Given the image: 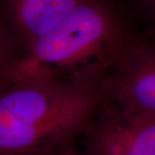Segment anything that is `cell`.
<instances>
[{
	"label": "cell",
	"mask_w": 155,
	"mask_h": 155,
	"mask_svg": "<svg viewBox=\"0 0 155 155\" xmlns=\"http://www.w3.org/2000/svg\"><path fill=\"white\" fill-rule=\"evenodd\" d=\"M109 100L106 78H28L0 85V155H61Z\"/></svg>",
	"instance_id": "cell-1"
},
{
	"label": "cell",
	"mask_w": 155,
	"mask_h": 155,
	"mask_svg": "<svg viewBox=\"0 0 155 155\" xmlns=\"http://www.w3.org/2000/svg\"><path fill=\"white\" fill-rule=\"evenodd\" d=\"M133 17L124 0H82L25 52L6 82L106 78L135 31Z\"/></svg>",
	"instance_id": "cell-2"
},
{
	"label": "cell",
	"mask_w": 155,
	"mask_h": 155,
	"mask_svg": "<svg viewBox=\"0 0 155 155\" xmlns=\"http://www.w3.org/2000/svg\"><path fill=\"white\" fill-rule=\"evenodd\" d=\"M79 141L83 155H155V113L127 110L108 100Z\"/></svg>",
	"instance_id": "cell-3"
},
{
	"label": "cell",
	"mask_w": 155,
	"mask_h": 155,
	"mask_svg": "<svg viewBox=\"0 0 155 155\" xmlns=\"http://www.w3.org/2000/svg\"><path fill=\"white\" fill-rule=\"evenodd\" d=\"M106 80L111 102L127 110L155 113V28L135 29Z\"/></svg>",
	"instance_id": "cell-4"
},
{
	"label": "cell",
	"mask_w": 155,
	"mask_h": 155,
	"mask_svg": "<svg viewBox=\"0 0 155 155\" xmlns=\"http://www.w3.org/2000/svg\"><path fill=\"white\" fill-rule=\"evenodd\" d=\"M81 1L0 0V13L24 54L36 41L55 28Z\"/></svg>",
	"instance_id": "cell-5"
},
{
	"label": "cell",
	"mask_w": 155,
	"mask_h": 155,
	"mask_svg": "<svg viewBox=\"0 0 155 155\" xmlns=\"http://www.w3.org/2000/svg\"><path fill=\"white\" fill-rule=\"evenodd\" d=\"M22 54L21 46L0 13V85L9 78Z\"/></svg>",
	"instance_id": "cell-6"
},
{
	"label": "cell",
	"mask_w": 155,
	"mask_h": 155,
	"mask_svg": "<svg viewBox=\"0 0 155 155\" xmlns=\"http://www.w3.org/2000/svg\"><path fill=\"white\" fill-rule=\"evenodd\" d=\"M133 15L141 19L145 26L155 28V0H124Z\"/></svg>",
	"instance_id": "cell-7"
},
{
	"label": "cell",
	"mask_w": 155,
	"mask_h": 155,
	"mask_svg": "<svg viewBox=\"0 0 155 155\" xmlns=\"http://www.w3.org/2000/svg\"><path fill=\"white\" fill-rule=\"evenodd\" d=\"M61 155H83V153L80 152V150H78L75 147L69 149L66 153H64Z\"/></svg>",
	"instance_id": "cell-8"
}]
</instances>
